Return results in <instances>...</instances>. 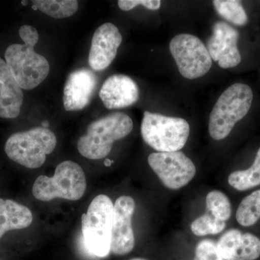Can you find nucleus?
<instances>
[{
    "instance_id": "15",
    "label": "nucleus",
    "mask_w": 260,
    "mask_h": 260,
    "mask_svg": "<svg viewBox=\"0 0 260 260\" xmlns=\"http://www.w3.org/2000/svg\"><path fill=\"white\" fill-rule=\"evenodd\" d=\"M23 103L22 88L12 74L6 61L0 57V117L14 119Z\"/></svg>"
},
{
    "instance_id": "23",
    "label": "nucleus",
    "mask_w": 260,
    "mask_h": 260,
    "mask_svg": "<svg viewBox=\"0 0 260 260\" xmlns=\"http://www.w3.org/2000/svg\"><path fill=\"white\" fill-rule=\"evenodd\" d=\"M260 256V239L250 233L242 234L232 260H255Z\"/></svg>"
},
{
    "instance_id": "5",
    "label": "nucleus",
    "mask_w": 260,
    "mask_h": 260,
    "mask_svg": "<svg viewBox=\"0 0 260 260\" xmlns=\"http://www.w3.org/2000/svg\"><path fill=\"white\" fill-rule=\"evenodd\" d=\"M57 140L50 129L42 126L15 133L7 140L5 150L13 161L29 169H38L54 151Z\"/></svg>"
},
{
    "instance_id": "8",
    "label": "nucleus",
    "mask_w": 260,
    "mask_h": 260,
    "mask_svg": "<svg viewBox=\"0 0 260 260\" xmlns=\"http://www.w3.org/2000/svg\"><path fill=\"white\" fill-rule=\"evenodd\" d=\"M169 48L179 73L186 79H197L210 71L213 61L199 38L189 34H179L173 38Z\"/></svg>"
},
{
    "instance_id": "27",
    "label": "nucleus",
    "mask_w": 260,
    "mask_h": 260,
    "mask_svg": "<svg viewBox=\"0 0 260 260\" xmlns=\"http://www.w3.org/2000/svg\"><path fill=\"white\" fill-rule=\"evenodd\" d=\"M112 162H113V161H111L110 160H106L104 164H105V165L107 166V167H109V166H111V164H112Z\"/></svg>"
},
{
    "instance_id": "18",
    "label": "nucleus",
    "mask_w": 260,
    "mask_h": 260,
    "mask_svg": "<svg viewBox=\"0 0 260 260\" xmlns=\"http://www.w3.org/2000/svg\"><path fill=\"white\" fill-rule=\"evenodd\" d=\"M32 8L39 9L51 18H69L78 11V2L76 0H35L32 1Z\"/></svg>"
},
{
    "instance_id": "24",
    "label": "nucleus",
    "mask_w": 260,
    "mask_h": 260,
    "mask_svg": "<svg viewBox=\"0 0 260 260\" xmlns=\"http://www.w3.org/2000/svg\"><path fill=\"white\" fill-rule=\"evenodd\" d=\"M242 236V232L238 229H231L220 238L216 243L217 249L223 260L232 259Z\"/></svg>"
},
{
    "instance_id": "9",
    "label": "nucleus",
    "mask_w": 260,
    "mask_h": 260,
    "mask_svg": "<svg viewBox=\"0 0 260 260\" xmlns=\"http://www.w3.org/2000/svg\"><path fill=\"white\" fill-rule=\"evenodd\" d=\"M148 161L162 184L169 189H180L189 184L196 174L194 162L181 151L151 153Z\"/></svg>"
},
{
    "instance_id": "22",
    "label": "nucleus",
    "mask_w": 260,
    "mask_h": 260,
    "mask_svg": "<svg viewBox=\"0 0 260 260\" xmlns=\"http://www.w3.org/2000/svg\"><path fill=\"white\" fill-rule=\"evenodd\" d=\"M225 226V222L215 218L210 213H207L195 219L191 224V230L194 235L204 237L220 234Z\"/></svg>"
},
{
    "instance_id": "19",
    "label": "nucleus",
    "mask_w": 260,
    "mask_h": 260,
    "mask_svg": "<svg viewBox=\"0 0 260 260\" xmlns=\"http://www.w3.org/2000/svg\"><path fill=\"white\" fill-rule=\"evenodd\" d=\"M238 223L244 227L254 225L260 218V189L246 196L238 208Z\"/></svg>"
},
{
    "instance_id": "21",
    "label": "nucleus",
    "mask_w": 260,
    "mask_h": 260,
    "mask_svg": "<svg viewBox=\"0 0 260 260\" xmlns=\"http://www.w3.org/2000/svg\"><path fill=\"white\" fill-rule=\"evenodd\" d=\"M206 206L208 213L222 221H226L232 215V205L226 195L222 191L213 190L208 193Z\"/></svg>"
},
{
    "instance_id": "4",
    "label": "nucleus",
    "mask_w": 260,
    "mask_h": 260,
    "mask_svg": "<svg viewBox=\"0 0 260 260\" xmlns=\"http://www.w3.org/2000/svg\"><path fill=\"white\" fill-rule=\"evenodd\" d=\"M86 187L82 167L72 160H65L56 167L53 177L39 176L32 185V192L36 199L43 202L56 198L76 201L83 198Z\"/></svg>"
},
{
    "instance_id": "20",
    "label": "nucleus",
    "mask_w": 260,
    "mask_h": 260,
    "mask_svg": "<svg viewBox=\"0 0 260 260\" xmlns=\"http://www.w3.org/2000/svg\"><path fill=\"white\" fill-rule=\"evenodd\" d=\"M213 3L218 15L230 23L240 26L247 23V15L240 1L215 0Z\"/></svg>"
},
{
    "instance_id": "25",
    "label": "nucleus",
    "mask_w": 260,
    "mask_h": 260,
    "mask_svg": "<svg viewBox=\"0 0 260 260\" xmlns=\"http://www.w3.org/2000/svg\"><path fill=\"white\" fill-rule=\"evenodd\" d=\"M195 256L200 260H223L219 254L216 243L209 239H205L197 245Z\"/></svg>"
},
{
    "instance_id": "12",
    "label": "nucleus",
    "mask_w": 260,
    "mask_h": 260,
    "mask_svg": "<svg viewBox=\"0 0 260 260\" xmlns=\"http://www.w3.org/2000/svg\"><path fill=\"white\" fill-rule=\"evenodd\" d=\"M122 42V36L115 25L103 24L94 32L91 41L88 61L95 71L107 69L115 59Z\"/></svg>"
},
{
    "instance_id": "2",
    "label": "nucleus",
    "mask_w": 260,
    "mask_h": 260,
    "mask_svg": "<svg viewBox=\"0 0 260 260\" xmlns=\"http://www.w3.org/2000/svg\"><path fill=\"white\" fill-rule=\"evenodd\" d=\"M133 129V121L124 113L116 112L94 121L80 137L78 150L85 158L99 160L106 158L112 151L116 140L123 139Z\"/></svg>"
},
{
    "instance_id": "29",
    "label": "nucleus",
    "mask_w": 260,
    "mask_h": 260,
    "mask_svg": "<svg viewBox=\"0 0 260 260\" xmlns=\"http://www.w3.org/2000/svg\"><path fill=\"white\" fill-rule=\"evenodd\" d=\"M194 260H200V259H198V258L195 257V259Z\"/></svg>"
},
{
    "instance_id": "13",
    "label": "nucleus",
    "mask_w": 260,
    "mask_h": 260,
    "mask_svg": "<svg viewBox=\"0 0 260 260\" xmlns=\"http://www.w3.org/2000/svg\"><path fill=\"white\" fill-rule=\"evenodd\" d=\"M97 78L91 70L81 68L70 73L63 90V105L68 112L83 109L91 101Z\"/></svg>"
},
{
    "instance_id": "11",
    "label": "nucleus",
    "mask_w": 260,
    "mask_h": 260,
    "mask_svg": "<svg viewBox=\"0 0 260 260\" xmlns=\"http://www.w3.org/2000/svg\"><path fill=\"white\" fill-rule=\"evenodd\" d=\"M238 30L223 21L216 22L213 27V35L207 44L212 60L217 61L223 69L237 66L242 61L238 49Z\"/></svg>"
},
{
    "instance_id": "26",
    "label": "nucleus",
    "mask_w": 260,
    "mask_h": 260,
    "mask_svg": "<svg viewBox=\"0 0 260 260\" xmlns=\"http://www.w3.org/2000/svg\"><path fill=\"white\" fill-rule=\"evenodd\" d=\"M118 5L123 11H129L138 5H143L148 10H157L160 8L161 2L160 0H119Z\"/></svg>"
},
{
    "instance_id": "3",
    "label": "nucleus",
    "mask_w": 260,
    "mask_h": 260,
    "mask_svg": "<svg viewBox=\"0 0 260 260\" xmlns=\"http://www.w3.org/2000/svg\"><path fill=\"white\" fill-rule=\"evenodd\" d=\"M253 101L252 90L244 83L233 84L215 103L209 118V133L215 140L230 134L238 121L249 112Z\"/></svg>"
},
{
    "instance_id": "17",
    "label": "nucleus",
    "mask_w": 260,
    "mask_h": 260,
    "mask_svg": "<svg viewBox=\"0 0 260 260\" xmlns=\"http://www.w3.org/2000/svg\"><path fill=\"white\" fill-rule=\"evenodd\" d=\"M229 184L239 191H245L260 185V148L252 165L244 171L232 173L228 179Z\"/></svg>"
},
{
    "instance_id": "16",
    "label": "nucleus",
    "mask_w": 260,
    "mask_h": 260,
    "mask_svg": "<svg viewBox=\"0 0 260 260\" xmlns=\"http://www.w3.org/2000/svg\"><path fill=\"white\" fill-rule=\"evenodd\" d=\"M32 222V213L27 207L12 200L0 198V239L9 231L30 226Z\"/></svg>"
},
{
    "instance_id": "1",
    "label": "nucleus",
    "mask_w": 260,
    "mask_h": 260,
    "mask_svg": "<svg viewBox=\"0 0 260 260\" xmlns=\"http://www.w3.org/2000/svg\"><path fill=\"white\" fill-rule=\"evenodd\" d=\"M19 35L24 44L10 45L5 51V61L20 88L32 90L46 80L50 67L44 56L34 51L39 39L37 29L23 25Z\"/></svg>"
},
{
    "instance_id": "10",
    "label": "nucleus",
    "mask_w": 260,
    "mask_h": 260,
    "mask_svg": "<svg viewBox=\"0 0 260 260\" xmlns=\"http://www.w3.org/2000/svg\"><path fill=\"white\" fill-rule=\"evenodd\" d=\"M135 209V200L129 196L119 197L114 203L110 251L115 255H126L134 249L132 218Z\"/></svg>"
},
{
    "instance_id": "14",
    "label": "nucleus",
    "mask_w": 260,
    "mask_h": 260,
    "mask_svg": "<svg viewBox=\"0 0 260 260\" xmlns=\"http://www.w3.org/2000/svg\"><path fill=\"white\" fill-rule=\"evenodd\" d=\"M99 96L108 109H123L138 102L139 87L129 76L114 75L103 84Z\"/></svg>"
},
{
    "instance_id": "6",
    "label": "nucleus",
    "mask_w": 260,
    "mask_h": 260,
    "mask_svg": "<svg viewBox=\"0 0 260 260\" xmlns=\"http://www.w3.org/2000/svg\"><path fill=\"white\" fill-rule=\"evenodd\" d=\"M114 204L105 194L95 197L81 216L82 232L90 252L105 257L111 252Z\"/></svg>"
},
{
    "instance_id": "28",
    "label": "nucleus",
    "mask_w": 260,
    "mask_h": 260,
    "mask_svg": "<svg viewBox=\"0 0 260 260\" xmlns=\"http://www.w3.org/2000/svg\"><path fill=\"white\" fill-rule=\"evenodd\" d=\"M130 260H146V259H142V258H135V259H132Z\"/></svg>"
},
{
    "instance_id": "7",
    "label": "nucleus",
    "mask_w": 260,
    "mask_h": 260,
    "mask_svg": "<svg viewBox=\"0 0 260 260\" xmlns=\"http://www.w3.org/2000/svg\"><path fill=\"white\" fill-rule=\"evenodd\" d=\"M190 133L184 119L145 112L141 135L145 143L158 152L179 151L185 146Z\"/></svg>"
}]
</instances>
